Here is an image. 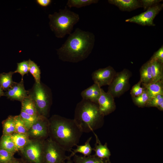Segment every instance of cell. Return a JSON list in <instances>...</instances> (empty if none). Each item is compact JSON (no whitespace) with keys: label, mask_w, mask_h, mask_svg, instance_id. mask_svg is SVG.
Here are the masks:
<instances>
[{"label":"cell","mask_w":163,"mask_h":163,"mask_svg":"<svg viewBox=\"0 0 163 163\" xmlns=\"http://www.w3.org/2000/svg\"><path fill=\"white\" fill-rule=\"evenodd\" d=\"M95 40V36L92 33L76 28L56 50L59 59L64 62L73 63L85 60L91 53Z\"/></svg>","instance_id":"1"},{"label":"cell","mask_w":163,"mask_h":163,"mask_svg":"<svg viewBox=\"0 0 163 163\" xmlns=\"http://www.w3.org/2000/svg\"><path fill=\"white\" fill-rule=\"evenodd\" d=\"M49 137L66 151L71 152L73 147L79 143L83 133L73 119L59 115L49 119Z\"/></svg>","instance_id":"2"},{"label":"cell","mask_w":163,"mask_h":163,"mask_svg":"<svg viewBox=\"0 0 163 163\" xmlns=\"http://www.w3.org/2000/svg\"><path fill=\"white\" fill-rule=\"evenodd\" d=\"M104 118L97 104L82 99L76 106L73 119L83 133H88L101 127Z\"/></svg>","instance_id":"3"},{"label":"cell","mask_w":163,"mask_h":163,"mask_svg":"<svg viewBox=\"0 0 163 163\" xmlns=\"http://www.w3.org/2000/svg\"><path fill=\"white\" fill-rule=\"evenodd\" d=\"M49 26L56 37L63 38L71 33L74 26L79 21V15L68 9L66 6L58 12L49 14Z\"/></svg>","instance_id":"4"},{"label":"cell","mask_w":163,"mask_h":163,"mask_svg":"<svg viewBox=\"0 0 163 163\" xmlns=\"http://www.w3.org/2000/svg\"><path fill=\"white\" fill-rule=\"evenodd\" d=\"M29 92V94L34 102L39 115L48 118L52 101L50 89L41 83L39 84L35 83Z\"/></svg>","instance_id":"5"},{"label":"cell","mask_w":163,"mask_h":163,"mask_svg":"<svg viewBox=\"0 0 163 163\" xmlns=\"http://www.w3.org/2000/svg\"><path fill=\"white\" fill-rule=\"evenodd\" d=\"M45 140L30 139L20 151L21 158L25 163H44Z\"/></svg>","instance_id":"6"},{"label":"cell","mask_w":163,"mask_h":163,"mask_svg":"<svg viewBox=\"0 0 163 163\" xmlns=\"http://www.w3.org/2000/svg\"><path fill=\"white\" fill-rule=\"evenodd\" d=\"M132 73L129 70L124 69L117 72L111 82L108 86L107 93L113 98L119 97L129 90V80Z\"/></svg>","instance_id":"7"},{"label":"cell","mask_w":163,"mask_h":163,"mask_svg":"<svg viewBox=\"0 0 163 163\" xmlns=\"http://www.w3.org/2000/svg\"><path fill=\"white\" fill-rule=\"evenodd\" d=\"M66 151L49 137L44 143V163H64L69 158Z\"/></svg>","instance_id":"8"},{"label":"cell","mask_w":163,"mask_h":163,"mask_svg":"<svg viewBox=\"0 0 163 163\" xmlns=\"http://www.w3.org/2000/svg\"><path fill=\"white\" fill-rule=\"evenodd\" d=\"M163 8V4L159 3L149 8L139 15L126 19L125 21L142 26H154L155 25L153 20Z\"/></svg>","instance_id":"9"},{"label":"cell","mask_w":163,"mask_h":163,"mask_svg":"<svg viewBox=\"0 0 163 163\" xmlns=\"http://www.w3.org/2000/svg\"><path fill=\"white\" fill-rule=\"evenodd\" d=\"M49 119L39 116L27 134L30 139L45 140L49 137Z\"/></svg>","instance_id":"10"},{"label":"cell","mask_w":163,"mask_h":163,"mask_svg":"<svg viewBox=\"0 0 163 163\" xmlns=\"http://www.w3.org/2000/svg\"><path fill=\"white\" fill-rule=\"evenodd\" d=\"M116 73L114 69L109 66L93 72L91 74L92 78L94 83L98 85L101 87L106 85L109 86Z\"/></svg>","instance_id":"11"},{"label":"cell","mask_w":163,"mask_h":163,"mask_svg":"<svg viewBox=\"0 0 163 163\" xmlns=\"http://www.w3.org/2000/svg\"><path fill=\"white\" fill-rule=\"evenodd\" d=\"M101 114L104 117L113 112L116 109L114 98L101 88V96L97 103Z\"/></svg>","instance_id":"12"},{"label":"cell","mask_w":163,"mask_h":163,"mask_svg":"<svg viewBox=\"0 0 163 163\" xmlns=\"http://www.w3.org/2000/svg\"><path fill=\"white\" fill-rule=\"evenodd\" d=\"M29 91L25 89L23 80L19 83H16L5 93V96L11 100L21 102L29 94Z\"/></svg>","instance_id":"13"},{"label":"cell","mask_w":163,"mask_h":163,"mask_svg":"<svg viewBox=\"0 0 163 163\" xmlns=\"http://www.w3.org/2000/svg\"><path fill=\"white\" fill-rule=\"evenodd\" d=\"M108 2L122 11H130L142 8L140 0H108Z\"/></svg>","instance_id":"14"},{"label":"cell","mask_w":163,"mask_h":163,"mask_svg":"<svg viewBox=\"0 0 163 163\" xmlns=\"http://www.w3.org/2000/svg\"><path fill=\"white\" fill-rule=\"evenodd\" d=\"M101 89L98 85L94 83L81 92V97L83 99L89 100L97 104L101 93Z\"/></svg>","instance_id":"15"},{"label":"cell","mask_w":163,"mask_h":163,"mask_svg":"<svg viewBox=\"0 0 163 163\" xmlns=\"http://www.w3.org/2000/svg\"><path fill=\"white\" fill-rule=\"evenodd\" d=\"M93 132L95 136L96 141L94 147L93 148V150L95 152L94 155L98 158L110 161L111 153L108 148L107 143L103 145L97 135L94 132Z\"/></svg>","instance_id":"16"},{"label":"cell","mask_w":163,"mask_h":163,"mask_svg":"<svg viewBox=\"0 0 163 163\" xmlns=\"http://www.w3.org/2000/svg\"><path fill=\"white\" fill-rule=\"evenodd\" d=\"M21 110L35 117H38L39 116L34 102L29 94L21 102Z\"/></svg>","instance_id":"17"},{"label":"cell","mask_w":163,"mask_h":163,"mask_svg":"<svg viewBox=\"0 0 163 163\" xmlns=\"http://www.w3.org/2000/svg\"><path fill=\"white\" fill-rule=\"evenodd\" d=\"M140 81L142 84L152 82V78L151 62L149 60L144 64L140 69Z\"/></svg>","instance_id":"18"},{"label":"cell","mask_w":163,"mask_h":163,"mask_svg":"<svg viewBox=\"0 0 163 163\" xmlns=\"http://www.w3.org/2000/svg\"><path fill=\"white\" fill-rule=\"evenodd\" d=\"M10 135L14 143L17 152L21 151L30 140L27 133H14Z\"/></svg>","instance_id":"19"},{"label":"cell","mask_w":163,"mask_h":163,"mask_svg":"<svg viewBox=\"0 0 163 163\" xmlns=\"http://www.w3.org/2000/svg\"><path fill=\"white\" fill-rule=\"evenodd\" d=\"M151 64L152 82L163 81V63L149 59Z\"/></svg>","instance_id":"20"},{"label":"cell","mask_w":163,"mask_h":163,"mask_svg":"<svg viewBox=\"0 0 163 163\" xmlns=\"http://www.w3.org/2000/svg\"><path fill=\"white\" fill-rule=\"evenodd\" d=\"M73 157V161L74 163H110V161L98 158L94 154L88 156L76 154Z\"/></svg>","instance_id":"21"},{"label":"cell","mask_w":163,"mask_h":163,"mask_svg":"<svg viewBox=\"0 0 163 163\" xmlns=\"http://www.w3.org/2000/svg\"><path fill=\"white\" fill-rule=\"evenodd\" d=\"M142 85L146 89L151 98L159 94L163 95V81Z\"/></svg>","instance_id":"22"},{"label":"cell","mask_w":163,"mask_h":163,"mask_svg":"<svg viewBox=\"0 0 163 163\" xmlns=\"http://www.w3.org/2000/svg\"><path fill=\"white\" fill-rule=\"evenodd\" d=\"M92 137H90L88 139L85 144L82 145H77L76 149H73L70 155L68 156L69 158L73 157L76 153H80L84 155V156H88L91 155L92 151L93 150L90 144V142L91 139Z\"/></svg>","instance_id":"23"},{"label":"cell","mask_w":163,"mask_h":163,"mask_svg":"<svg viewBox=\"0 0 163 163\" xmlns=\"http://www.w3.org/2000/svg\"><path fill=\"white\" fill-rule=\"evenodd\" d=\"M14 73V72L10 71L0 74V87L4 91H7L16 83L12 80Z\"/></svg>","instance_id":"24"},{"label":"cell","mask_w":163,"mask_h":163,"mask_svg":"<svg viewBox=\"0 0 163 163\" xmlns=\"http://www.w3.org/2000/svg\"><path fill=\"white\" fill-rule=\"evenodd\" d=\"M0 149L5 150L14 154L17 152L10 135H3L0 138Z\"/></svg>","instance_id":"25"},{"label":"cell","mask_w":163,"mask_h":163,"mask_svg":"<svg viewBox=\"0 0 163 163\" xmlns=\"http://www.w3.org/2000/svg\"><path fill=\"white\" fill-rule=\"evenodd\" d=\"M3 135H10L15 133L14 116H9L2 122Z\"/></svg>","instance_id":"26"},{"label":"cell","mask_w":163,"mask_h":163,"mask_svg":"<svg viewBox=\"0 0 163 163\" xmlns=\"http://www.w3.org/2000/svg\"><path fill=\"white\" fill-rule=\"evenodd\" d=\"M132 98L133 103L136 105L142 108L145 107L147 103L151 98L146 88L141 94Z\"/></svg>","instance_id":"27"},{"label":"cell","mask_w":163,"mask_h":163,"mask_svg":"<svg viewBox=\"0 0 163 163\" xmlns=\"http://www.w3.org/2000/svg\"><path fill=\"white\" fill-rule=\"evenodd\" d=\"M98 0H68L66 5L69 8H79L98 2Z\"/></svg>","instance_id":"28"},{"label":"cell","mask_w":163,"mask_h":163,"mask_svg":"<svg viewBox=\"0 0 163 163\" xmlns=\"http://www.w3.org/2000/svg\"><path fill=\"white\" fill-rule=\"evenodd\" d=\"M29 72L34 77L36 83L40 84V70L37 65L30 59L28 60Z\"/></svg>","instance_id":"29"},{"label":"cell","mask_w":163,"mask_h":163,"mask_svg":"<svg viewBox=\"0 0 163 163\" xmlns=\"http://www.w3.org/2000/svg\"><path fill=\"white\" fill-rule=\"evenodd\" d=\"M15 133L27 134L28 130L20 115L14 116Z\"/></svg>","instance_id":"30"},{"label":"cell","mask_w":163,"mask_h":163,"mask_svg":"<svg viewBox=\"0 0 163 163\" xmlns=\"http://www.w3.org/2000/svg\"><path fill=\"white\" fill-rule=\"evenodd\" d=\"M20 115L28 131L31 127L38 117L30 116L21 110Z\"/></svg>","instance_id":"31"},{"label":"cell","mask_w":163,"mask_h":163,"mask_svg":"<svg viewBox=\"0 0 163 163\" xmlns=\"http://www.w3.org/2000/svg\"><path fill=\"white\" fill-rule=\"evenodd\" d=\"M29 64L28 61H24L21 62L17 63L16 70L14 72V73H19L23 78L24 75L29 72Z\"/></svg>","instance_id":"32"},{"label":"cell","mask_w":163,"mask_h":163,"mask_svg":"<svg viewBox=\"0 0 163 163\" xmlns=\"http://www.w3.org/2000/svg\"><path fill=\"white\" fill-rule=\"evenodd\" d=\"M14 155L5 150L0 149V163H10L15 158Z\"/></svg>","instance_id":"33"},{"label":"cell","mask_w":163,"mask_h":163,"mask_svg":"<svg viewBox=\"0 0 163 163\" xmlns=\"http://www.w3.org/2000/svg\"><path fill=\"white\" fill-rule=\"evenodd\" d=\"M163 103V95L159 94L151 98L145 107H154L158 108Z\"/></svg>","instance_id":"34"},{"label":"cell","mask_w":163,"mask_h":163,"mask_svg":"<svg viewBox=\"0 0 163 163\" xmlns=\"http://www.w3.org/2000/svg\"><path fill=\"white\" fill-rule=\"evenodd\" d=\"M141 81H139L132 87L130 92L132 97H137L145 91V88L141 87Z\"/></svg>","instance_id":"35"},{"label":"cell","mask_w":163,"mask_h":163,"mask_svg":"<svg viewBox=\"0 0 163 163\" xmlns=\"http://www.w3.org/2000/svg\"><path fill=\"white\" fill-rule=\"evenodd\" d=\"M142 8L144 10H147L149 8L156 5L158 4L162 1L161 0H140Z\"/></svg>","instance_id":"36"},{"label":"cell","mask_w":163,"mask_h":163,"mask_svg":"<svg viewBox=\"0 0 163 163\" xmlns=\"http://www.w3.org/2000/svg\"><path fill=\"white\" fill-rule=\"evenodd\" d=\"M150 59L163 63V45L157 51L154 53Z\"/></svg>","instance_id":"37"},{"label":"cell","mask_w":163,"mask_h":163,"mask_svg":"<svg viewBox=\"0 0 163 163\" xmlns=\"http://www.w3.org/2000/svg\"><path fill=\"white\" fill-rule=\"evenodd\" d=\"M37 3L42 7H46L49 5L51 3V0H36Z\"/></svg>","instance_id":"38"},{"label":"cell","mask_w":163,"mask_h":163,"mask_svg":"<svg viewBox=\"0 0 163 163\" xmlns=\"http://www.w3.org/2000/svg\"><path fill=\"white\" fill-rule=\"evenodd\" d=\"M10 163H25L21 158H14Z\"/></svg>","instance_id":"39"},{"label":"cell","mask_w":163,"mask_h":163,"mask_svg":"<svg viewBox=\"0 0 163 163\" xmlns=\"http://www.w3.org/2000/svg\"><path fill=\"white\" fill-rule=\"evenodd\" d=\"M3 96H5V92H4V90L0 87V97Z\"/></svg>","instance_id":"40"},{"label":"cell","mask_w":163,"mask_h":163,"mask_svg":"<svg viewBox=\"0 0 163 163\" xmlns=\"http://www.w3.org/2000/svg\"><path fill=\"white\" fill-rule=\"evenodd\" d=\"M64 163H74L73 161L71 159V158H69L67 159Z\"/></svg>","instance_id":"41"}]
</instances>
